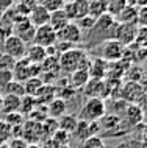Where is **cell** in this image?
<instances>
[{
    "label": "cell",
    "instance_id": "6da1fadb",
    "mask_svg": "<svg viewBox=\"0 0 147 148\" xmlns=\"http://www.w3.org/2000/svg\"><path fill=\"white\" fill-rule=\"evenodd\" d=\"M58 64H59V70L67 72V73H72L74 70H78V69H83V70L89 69V59L86 51L81 49H75V47L59 55Z\"/></svg>",
    "mask_w": 147,
    "mask_h": 148
},
{
    "label": "cell",
    "instance_id": "7a4b0ae2",
    "mask_svg": "<svg viewBox=\"0 0 147 148\" xmlns=\"http://www.w3.org/2000/svg\"><path fill=\"white\" fill-rule=\"evenodd\" d=\"M106 114L105 100L102 98H88L80 108V112L77 114L78 120L83 122H99Z\"/></svg>",
    "mask_w": 147,
    "mask_h": 148
},
{
    "label": "cell",
    "instance_id": "3957f363",
    "mask_svg": "<svg viewBox=\"0 0 147 148\" xmlns=\"http://www.w3.org/2000/svg\"><path fill=\"white\" fill-rule=\"evenodd\" d=\"M144 86L141 83H133V81H127L125 84L121 86L119 90V97L121 100H124L128 105H139L142 106L144 101Z\"/></svg>",
    "mask_w": 147,
    "mask_h": 148
},
{
    "label": "cell",
    "instance_id": "277c9868",
    "mask_svg": "<svg viewBox=\"0 0 147 148\" xmlns=\"http://www.w3.org/2000/svg\"><path fill=\"white\" fill-rule=\"evenodd\" d=\"M3 53L8 55V56L14 58L16 61L17 59H22L25 56V50H27V44L22 41L21 38H17L16 34H10L3 39Z\"/></svg>",
    "mask_w": 147,
    "mask_h": 148
},
{
    "label": "cell",
    "instance_id": "5b68a950",
    "mask_svg": "<svg viewBox=\"0 0 147 148\" xmlns=\"http://www.w3.org/2000/svg\"><path fill=\"white\" fill-rule=\"evenodd\" d=\"M55 42H57V31L52 28L49 23L35 28V36L31 44H36L42 49H49V47L55 45Z\"/></svg>",
    "mask_w": 147,
    "mask_h": 148
},
{
    "label": "cell",
    "instance_id": "8992f818",
    "mask_svg": "<svg viewBox=\"0 0 147 148\" xmlns=\"http://www.w3.org/2000/svg\"><path fill=\"white\" fill-rule=\"evenodd\" d=\"M99 133H100V125H99V122H83V120H78V123H77V126H75L74 133L70 134V137L83 142L88 137L99 136Z\"/></svg>",
    "mask_w": 147,
    "mask_h": 148
},
{
    "label": "cell",
    "instance_id": "52a82bcc",
    "mask_svg": "<svg viewBox=\"0 0 147 148\" xmlns=\"http://www.w3.org/2000/svg\"><path fill=\"white\" fill-rule=\"evenodd\" d=\"M21 137L27 143H38V142H41L42 139H44V134H42V125L27 119L25 122L22 123V136H21Z\"/></svg>",
    "mask_w": 147,
    "mask_h": 148
},
{
    "label": "cell",
    "instance_id": "ba28073f",
    "mask_svg": "<svg viewBox=\"0 0 147 148\" xmlns=\"http://www.w3.org/2000/svg\"><path fill=\"white\" fill-rule=\"evenodd\" d=\"M136 33H138V27L135 23H117L114 41H117L122 47H128L135 42Z\"/></svg>",
    "mask_w": 147,
    "mask_h": 148
},
{
    "label": "cell",
    "instance_id": "9c48e42d",
    "mask_svg": "<svg viewBox=\"0 0 147 148\" xmlns=\"http://www.w3.org/2000/svg\"><path fill=\"white\" fill-rule=\"evenodd\" d=\"M81 39H83L81 30L78 28V25L75 22H69L64 28L59 30L57 33V41L67 42V44H70V45H75V44L81 42Z\"/></svg>",
    "mask_w": 147,
    "mask_h": 148
},
{
    "label": "cell",
    "instance_id": "30bf717a",
    "mask_svg": "<svg viewBox=\"0 0 147 148\" xmlns=\"http://www.w3.org/2000/svg\"><path fill=\"white\" fill-rule=\"evenodd\" d=\"M83 94L88 98H108L106 94V87H105V79H94L89 78L88 83L83 86Z\"/></svg>",
    "mask_w": 147,
    "mask_h": 148
},
{
    "label": "cell",
    "instance_id": "8fae6325",
    "mask_svg": "<svg viewBox=\"0 0 147 148\" xmlns=\"http://www.w3.org/2000/svg\"><path fill=\"white\" fill-rule=\"evenodd\" d=\"M124 49L121 44L114 39L111 41H105L102 47V59H105L106 62H114V61H119L122 58V53H124Z\"/></svg>",
    "mask_w": 147,
    "mask_h": 148
},
{
    "label": "cell",
    "instance_id": "7c38bea8",
    "mask_svg": "<svg viewBox=\"0 0 147 148\" xmlns=\"http://www.w3.org/2000/svg\"><path fill=\"white\" fill-rule=\"evenodd\" d=\"M122 120L132 128L139 125V123H144V108L139 105H127Z\"/></svg>",
    "mask_w": 147,
    "mask_h": 148
},
{
    "label": "cell",
    "instance_id": "4fadbf2b",
    "mask_svg": "<svg viewBox=\"0 0 147 148\" xmlns=\"http://www.w3.org/2000/svg\"><path fill=\"white\" fill-rule=\"evenodd\" d=\"M49 17H50V13L46 10L44 6L39 5V3H36V5L31 8L28 16H27V19L30 21V23L35 27V28L42 27V25H47V23H49Z\"/></svg>",
    "mask_w": 147,
    "mask_h": 148
},
{
    "label": "cell",
    "instance_id": "5bb4252c",
    "mask_svg": "<svg viewBox=\"0 0 147 148\" xmlns=\"http://www.w3.org/2000/svg\"><path fill=\"white\" fill-rule=\"evenodd\" d=\"M106 69H108V62L102 58H96L94 61L89 62V69H88L89 78H94V79L106 78Z\"/></svg>",
    "mask_w": 147,
    "mask_h": 148
},
{
    "label": "cell",
    "instance_id": "9a60e30c",
    "mask_svg": "<svg viewBox=\"0 0 147 148\" xmlns=\"http://www.w3.org/2000/svg\"><path fill=\"white\" fill-rule=\"evenodd\" d=\"M47 109V117L58 120L59 117H63L64 114H67V103L63 101L61 98H53L49 105L46 106Z\"/></svg>",
    "mask_w": 147,
    "mask_h": 148
},
{
    "label": "cell",
    "instance_id": "2e32d148",
    "mask_svg": "<svg viewBox=\"0 0 147 148\" xmlns=\"http://www.w3.org/2000/svg\"><path fill=\"white\" fill-rule=\"evenodd\" d=\"M53 98H57V87L52 84H42V87L35 95L36 103L38 105H42V106H47Z\"/></svg>",
    "mask_w": 147,
    "mask_h": 148
},
{
    "label": "cell",
    "instance_id": "e0dca14e",
    "mask_svg": "<svg viewBox=\"0 0 147 148\" xmlns=\"http://www.w3.org/2000/svg\"><path fill=\"white\" fill-rule=\"evenodd\" d=\"M46 56H47L46 49L36 45V44H31V45L27 47L25 56H23V58H25L28 62H31V64H41L46 59Z\"/></svg>",
    "mask_w": 147,
    "mask_h": 148
},
{
    "label": "cell",
    "instance_id": "ac0fdd59",
    "mask_svg": "<svg viewBox=\"0 0 147 148\" xmlns=\"http://www.w3.org/2000/svg\"><path fill=\"white\" fill-rule=\"evenodd\" d=\"M88 79H89V73H88V70L78 69V70H74L72 73H70L67 84L72 87V89L78 90V89H83V86H85L86 83H88Z\"/></svg>",
    "mask_w": 147,
    "mask_h": 148
},
{
    "label": "cell",
    "instance_id": "d6986e66",
    "mask_svg": "<svg viewBox=\"0 0 147 148\" xmlns=\"http://www.w3.org/2000/svg\"><path fill=\"white\" fill-rule=\"evenodd\" d=\"M19 108H21V97H16V95H2V109H0V112H3V115L19 112Z\"/></svg>",
    "mask_w": 147,
    "mask_h": 148
},
{
    "label": "cell",
    "instance_id": "ffe728a7",
    "mask_svg": "<svg viewBox=\"0 0 147 148\" xmlns=\"http://www.w3.org/2000/svg\"><path fill=\"white\" fill-rule=\"evenodd\" d=\"M69 23V19L66 17V14H64V11H63V8L61 10H57V11H53V13H50V17H49V25L53 28L55 31H58L59 30H63L64 27Z\"/></svg>",
    "mask_w": 147,
    "mask_h": 148
},
{
    "label": "cell",
    "instance_id": "44dd1931",
    "mask_svg": "<svg viewBox=\"0 0 147 148\" xmlns=\"http://www.w3.org/2000/svg\"><path fill=\"white\" fill-rule=\"evenodd\" d=\"M136 16H138V8L127 5L124 10L114 17V21L117 23H135V25H136Z\"/></svg>",
    "mask_w": 147,
    "mask_h": 148
},
{
    "label": "cell",
    "instance_id": "7402d4cb",
    "mask_svg": "<svg viewBox=\"0 0 147 148\" xmlns=\"http://www.w3.org/2000/svg\"><path fill=\"white\" fill-rule=\"evenodd\" d=\"M77 123H78L77 114H64L63 117L58 119V130L66 131L67 134H72Z\"/></svg>",
    "mask_w": 147,
    "mask_h": 148
},
{
    "label": "cell",
    "instance_id": "603a6c76",
    "mask_svg": "<svg viewBox=\"0 0 147 148\" xmlns=\"http://www.w3.org/2000/svg\"><path fill=\"white\" fill-rule=\"evenodd\" d=\"M106 13V0H88V16L97 19Z\"/></svg>",
    "mask_w": 147,
    "mask_h": 148
},
{
    "label": "cell",
    "instance_id": "cb8c5ba5",
    "mask_svg": "<svg viewBox=\"0 0 147 148\" xmlns=\"http://www.w3.org/2000/svg\"><path fill=\"white\" fill-rule=\"evenodd\" d=\"M2 95H16V97H23L25 95V90H23V84L19 81H14V79H11L8 84L3 87V90L0 92Z\"/></svg>",
    "mask_w": 147,
    "mask_h": 148
},
{
    "label": "cell",
    "instance_id": "d4e9b609",
    "mask_svg": "<svg viewBox=\"0 0 147 148\" xmlns=\"http://www.w3.org/2000/svg\"><path fill=\"white\" fill-rule=\"evenodd\" d=\"M38 106L35 97H30V95H23L21 98V108H19V114H22L23 117H28L31 114V111Z\"/></svg>",
    "mask_w": 147,
    "mask_h": 148
},
{
    "label": "cell",
    "instance_id": "484cf974",
    "mask_svg": "<svg viewBox=\"0 0 147 148\" xmlns=\"http://www.w3.org/2000/svg\"><path fill=\"white\" fill-rule=\"evenodd\" d=\"M23 84V90H25V95H30V97H35L36 95V92L42 87V79L36 77V78H28L25 83H22Z\"/></svg>",
    "mask_w": 147,
    "mask_h": 148
},
{
    "label": "cell",
    "instance_id": "4316f807",
    "mask_svg": "<svg viewBox=\"0 0 147 148\" xmlns=\"http://www.w3.org/2000/svg\"><path fill=\"white\" fill-rule=\"evenodd\" d=\"M125 6L127 0H106V13L111 14L113 17H116Z\"/></svg>",
    "mask_w": 147,
    "mask_h": 148
},
{
    "label": "cell",
    "instance_id": "83f0119b",
    "mask_svg": "<svg viewBox=\"0 0 147 148\" xmlns=\"http://www.w3.org/2000/svg\"><path fill=\"white\" fill-rule=\"evenodd\" d=\"M3 122L6 123L10 128H14V126H21L23 122H25V117L19 112H13V114H5V117L2 119Z\"/></svg>",
    "mask_w": 147,
    "mask_h": 148
},
{
    "label": "cell",
    "instance_id": "f1b7e54d",
    "mask_svg": "<svg viewBox=\"0 0 147 148\" xmlns=\"http://www.w3.org/2000/svg\"><path fill=\"white\" fill-rule=\"evenodd\" d=\"M125 77L128 81H133V83H139V79H142V69L141 67H136V66H133V67H128L125 72Z\"/></svg>",
    "mask_w": 147,
    "mask_h": 148
},
{
    "label": "cell",
    "instance_id": "f546056e",
    "mask_svg": "<svg viewBox=\"0 0 147 148\" xmlns=\"http://www.w3.org/2000/svg\"><path fill=\"white\" fill-rule=\"evenodd\" d=\"M39 5L44 6L49 13H53L57 10H61L64 5V0H39Z\"/></svg>",
    "mask_w": 147,
    "mask_h": 148
},
{
    "label": "cell",
    "instance_id": "4dcf8cb0",
    "mask_svg": "<svg viewBox=\"0 0 147 148\" xmlns=\"http://www.w3.org/2000/svg\"><path fill=\"white\" fill-rule=\"evenodd\" d=\"M52 139H53V140L57 142L59 147H63V145H69V140L72 137H70V134H67L66 131L57 130V131H55V134L52 136Z\"/></svg>",
    "mask_w": 147,
    "mask_h": 148
},
{
    "label": "cell",
    "instance_id": "1f68e13d",
    "mask_svg": "<svg viewBox=\"0 0 147 148\" xmlns=\"http://www.w3.org/2000/svg\"><path fill=\"white\" fill-rule=\"evenodd\" d=\"M81 148H105L100 136H92L81 142Z\"/></svg>",
    "mask_w": 147,
    "mask_h": 148
},
{
    "label": "cell",
    "instance_id": "d6a6232c",
    "mask_svg": "<svg viewBox=\"0 0 147 148\" xmlns=\"http://www.w3.org/2000/svg\"><path fill=\"white\" fill-rule=\"evenodd\" d=\"M14 66H16V59L14 58L8 56V55H5V53L0 55V70H10L11 72L14 69Z\"/></svg>",
    "mask_w": 147,
    "mask_h": 148
},
{
    "label": "cell",
    "instance_id": "836d02e7",
    "mask_svg": "<svg viewBox=\"0 0 147 148\" xmlns=\"http://www.w3.org/2000/svg\"><path fill=\"white\" fill-rule=\"evenodd\" d=\"M114 148H146V142H139V140H136V139L130 137L124 142L117 143Z\"/></svg>",
    "mask_w": 147,
    "mask_h": 148
},
{
    "label": "cell",
    "instance_id": "e575fe53",
    "mask_svg": "<svg viewBox=\"0 0 147 148\" xmlns=\"http://www.w3.org/2000/svg\"><path fill=\"white\" fill-rule=\"evenodd\" d=\"M94 23H96V19L91 17V16H85V17L78 19V28L80 30H86V31H91L94 28Z\"/></svg>",
    "mask_w": 147,
    "mask_h": 148
},
{
    "label": "cell",
    "instance_id": "d590c367",
    "mask_svg": "<svg viewBox=\"0 0 147 148\" xmlns=\"http://www.w3.org/2000/svg\"><path fill=\"white\" fill-rule=\"evenodd\" d=\"M10 139H11V128L3 120H0V145L6 143Z\"/></svg>",
    "mask_w": 147,
    "mask_h": 148
},
{
    "label": "cell",
    "instance_id": "8d00e7d4",
    "mask_svg": "<svg viewBox=\"0 0 147 148\" xmlns=\"http://www.w3.org/2000/svg\"><path fill=\"white\" fill-rule=\"evenodd\" d=\"M136 25H138V27H146V25H147V8H146V6L138 8Z\"/></svg>",
    "mask_w": 147,
    "mask_h": 148
},
{
    "label": "cell",
    "instance_id": "74e56055",
    "mask_svg": "<svg viewBox=\"0 0 147 148\" xmlns=\"http://www.w3.org/2000/svg\"><path fill=\"white\" fill-rule=\"evenodd\" d=\"M6 147L8 148H27L28 143L23 140L22 137H11L10 140L6 142Z\"/></svg>",
    "mask_w": 147,
    "mask_h": 148
},
{
    "label": "cell",
    "instance_id": "f35d334b",
    "mask_svg": "<svg viewBox=\"0 0 147 148\" xmlns=\"http://www.w3.org/2000/svg\"><path fill=\"white\" fill-rule=\"evenodd\" d=\"M11 79H13V73H11L10 70H0V92L3 90V87H5Z\"/></svg>",
    "mask_w": 147,
    "mask_h": 148
},
{
    "label": "cell",
    "instance_id": "ab89813d",
    "mask_svg": "<svg viewBox=\"0 0 147 148\" xmlns=\"http://www.w3.org/2000/svg\"><path fill=\"white\" fill-rule=\"evenodd\" d=\"M14 5V0H0V14H5Z\"/></svg>",
    "mask_w": 147,
    "mask_h": 148
},
{
    "label": "cell",
    "instance_id": "60d3db41",
    "mask_svg": "<svg viewBox=\"0 0 147 148\" xmlns=\"http://www.w3.org/2000/svg\"><path fill=\"white\" fill-rule=\"evenodd\" d=\"M42 143H39V147L41 148H59V145L57 142L53 140L52 137H49V139H44V140H41Z\"/></svg>",
    "mask_w": 147,
    "mask_h": 148
},
{
    "label": "cell",
    "instance_id": "b9f144b4",
    "mask_svg": "<svg viewBox=\"0 0 147 148\" xmlns=\"http://www.w3.org/2000/svg\"><path fill=\"white\" fill-rule=\"evenodd\" d=\"M27 148H41V147H39V143H28Z\"/></svg>",
    "mask_w": 147,
    "mask_h": 148
},
{
    "label": "cell",
    "instance_id": "7bdbcfd3",
    "mask_svg": "<svg viewBox=\"0 0 147 148\" xmlns=\"http://www.w3.org/2000/svg\"><path fill=\"white\" fill-rule=\"evenodd\" d=\"M74 2H77V0H64V3H74Z\"/></svg>",
    "mask_w": 147,
    "mask_h": 148
},
{
    "label": "cell",
    "instance_id": "ee69618b",
    "mask_svg": "<svg viewBox=\"0 0 147 148\" xmlns=\"http://www.w3.org/2000/svg\"><path fill=\"white\" fill-rule=\"evenodd\" d=\"M0 148H8V147H6V143H2V145H0Z\"/></svg>",
    "mask_w": 147,
    "mask_h": 148
},
{
    "label": "cell",
    "instance_id": "f6af8a7d",
    "mask_svg": "<svg viewBox=\"0 0 147 148\" xmlns=\"http://www.w3.org/2000/svg\"><path fill=\"white\" fill-rule=\"evenodd\" d=\"M0 109H2V94H0Z\"/></svg>",
    "mask_w": 147,
    "mask_h": 148
},
{
    "label": "cell",
    "instance_id": "bcb514c9",
    "mask_svg": "<svg viewBox=\"0 0 147 148\" xmlns=\"http://www.w3.org/2000/svg\"><path fill=\"white\" fill-rule=\"evenodd\" d=\"M59 148H69V145H63V147H59Z\"/></svg>",
    "mask_w": 147,
    "mask_h": 148
}]
</instances>
